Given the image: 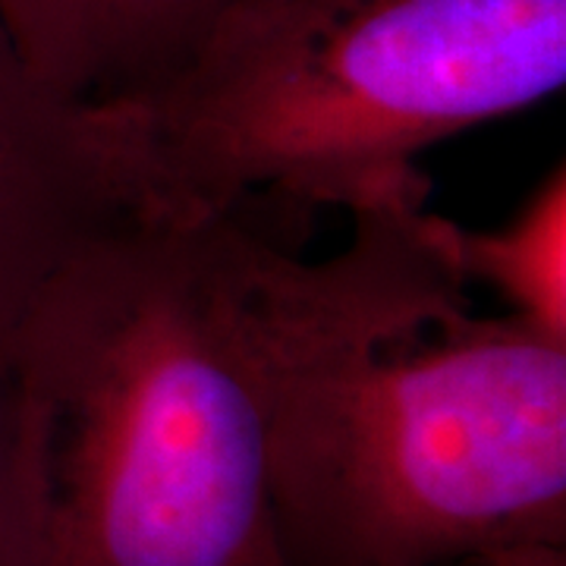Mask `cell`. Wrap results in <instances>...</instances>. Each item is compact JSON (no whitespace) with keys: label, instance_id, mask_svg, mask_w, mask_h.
<instances>
[{"label":"cell","instance_id":"cell-4","mask_svg":"<svg viewBox=\"0 0 566 566\" xmlns=\"http://www.w3.org/2000/svg\"><path fill=\"white\" fill-rule=\"evenodd\" d=\"M129 214L136 196L102 107L41 88L0 25V349L41 286Z\"/></svg>","mask_w":566,"mask_h":566},{"label":"cell","instance_id":"cell-6","mask_svg":"<svg viewBox=\"0 0 566 566\" xmlns=\"http://www.w3.org/2000/svg\"><path fill=\"white\" fill-rule=\"evenodd\" d=\"M428 233L463 283H485L506 315L566 344V170L547 174L528 202L494 230L428 211Z\"/></svg>","mask_w":566,"mask_h":566},{"label":"cell","instance_id":"cell-5","mask_svg":"<svg viewBox=\"0 0 566 566\" xmlns=\"http://www.w3.org/2000/svg\"><path fill=\"white\" fill-rule=\"evenodd\" d=\"M227 0H0L32 80L61 102L114 104L167 80Z\"/></svg>","mask_w":566,"mask_h":566},{"label":"cell","instance_id":"cell-9","mask_svg":"<svg viewBox=\"0 0 566 566\" xmlns=\"http://www.w3.org/2000/svg\"><path fill=\"white\" fill-rule=\"evenodd\" d=\"M450 566H460V564H450Z\"/></svg>","mask_w":566,"mask_h":566},{"label":"cell","instance_id":"cell-7","mask_svg":"<svg viewBox=\"0 0 566 566\" xmlns=\"http://www.w3.org/2000/svg\"><path fill=\"white\" fill-rule=\"evenodd\" d=\"M35 532L39 482L13 365L0 349V566H32Z\"/></svg>","mask_w":566,"mask_h":566},{"label":"cell","instance_id":"cell-8","mask_svg":"<svg viewBox=\"0 0 566 566\" xmlns=\"http://www.w3.org/2000/svg\"><path fill=\"white\" fill-rule=\"evenodd\" d=\"M460 566H566V547H516L485 557H472Z\"/></svg>","mask_w":566,"mask_h":566},{"label":"cell","instance_id":"cell-2","mask_svg":"<svg viewBox=\"0 0 566 566\" xmlns=\"http://www.w3.org/2000/svg\"><path fill=\"white\" fill-rule=\"evenodd\" d=\"M240 211L129 214L3 346L39 482L32 566H286L259 249Z\"/></svg>","mask_w":566,"mask_h":566},{"label":"cell","instance_id":"cell-1","mask_svg":"<svg viewBox=\"0 0 566 566\" xmlns=\"http://www.w3.org/2000/svg\"><path fill=\"white\" fill-rule=\"evenodd\" d=\"M428 189L353 211L324 262L259 249L271 523L286 566L566 547V344L475 315Z\"/></svg>","mask_w":566,"mask_h":566},{"label":"cell","instance_id":"cell-3","mask_svg":"<svg viewBox=\"0 0 566 566\" xmlns=\"http://www.w3.org/2000/svg\"><path fill=\"white\" fill-rule=\"evenodd\" d=\"M564 82L566 0H227L167 80L98 107L139 214H353Z\"/></svg>","mask_w":566,"mask_h":566}]
</instances>
